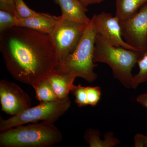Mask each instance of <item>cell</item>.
Returning a JSON list of instances; mask_svg holds the SVG:
<instances>
[{
  "label": "cell",
  "mask_w": 147,
  "mask_h": 147,
  "mask_svg": "<svg viewBox=\"0 0 147 147\" xmlns=\"http://www.w3.org/2000/svg\"><path fill=\"white\" fill-rule=\"evenodd\" d=\"M0 33V51L17 81L32 86L57 72L59 56L50 34L16 26Z\"/></svg>",
  "instance_id": "6da1fadb"
},
{
  "label": "cell",
  "mask_w": 147,
  "mask_h": 147,
  "mask_svg": "<svg viewBox=\"0 0 147 147\" xmlns=\"http://www.w3.org/2000/svg\"><path fill=\"white\" fill-rule=\"evenodd\" d=\"M62 134L54 123L42 121L2 131L1 147H49L60 143Z\"/></svg>",
  "instance_id": "7a4b0ae2"
},
{
  "label": "cell",
  "mask_w": 147,
  "mask_h": 147,
  "mask_svg": "<svg viewBox=\"0 0 147 147\" xmlns=\"http://www.w3.org/2000/svg\"><path fill=\"white\" fill-rule=\"evenodd\" d=\"M142 55L138 51L111 45L100 35L96 34L94 61L108 64L114 78L125 88H131L133 79L131 71Z\"/></svg>",
  "instance_id": "3957f363"
},
{
  "label": "cell",
  "mask_w": 147,
  "mask_h": 147,
  "mask_svg": "<svg viewBox=\"0 0 147 147\" xmlns=\"http://www.w3.org/2000/svg\"><path fill=\"white\" fill-rule=\"evenodd\" d=\"M96 34L91 20L76 49L59 64L57 72L72 74L90 83L94 82L98 77L94 71L97 65L94 61Z\"/></svg>",
  "instance_id": "277c9868"
},
{
  "label": "cell",
  "mask_w": 147,
  "mask_h": 147,
  "mask_svg": "<svg viewBox=\"0 0 147 147\" xmlns=\"http://www.w3.org/2000/svg\"><path fill=\"white\" fill-rule=\"evenodd\" d=\"M71 105V101L69 96L56 101L40 102L39 105L28 108L7 119L1 117L0 130L5 131L15 127L41 121L55 123L65 114Z\"/></svg>",
  "instance_id": "5b68a950"
},
{
  "label": "cell",
  "mask_w": 147,
  "mask_h": 147,
  "mask_svg": "<svg viewBox=\"0 0 147 147\" xmlns=\"http://www.w3.org/2000/svg\"><path fill=\"white\" fill-rule=\"evenodd\" d=\"M87 25L61 16L57 24L50 34L56 46L59 63L76 49Z\"/></svg>",
  "instance_id": "8992f818"
},
{
  "label": "cell",
  "mask_w": 147,
  "mask_h": 147,
  "mask_svg": "<svg viewBox=\"0 0 147 147\" xmlns=\"http://www.w3.org/2000/svg\"><path fill=\"white\" fill-rule=\"evenodd\" d=\"M120 23L125 41L136 51L144 54L147 50V3L133 17Z\"/></svg>",
  "instance_id": "52a82bcc"
},
{
  "label": "cell",
  "mask_w": 147,
  "mask_h": 147,
  "mask_svg": "<svg viewBox=\"0 0 147 147\" xmlns=\"http://www.w3.org/2000/svg\"><path fill=\"white\" fill-rule=\"evenodd\" d=\"M0 102L1 110L8 115H18L31 107L29 95L13 82L1 80L0 82Z\"/></svg>",
  "instance_id": "ba28073f"
},
{
  "label": "cell",
  "mask_w": 147,
  "mask_h": 147,
  "mask_svg": "<svg viewBox=\"0 0 147 147\" xmlns=\"http://www.w3.org/2000/svg\"><path fill=\"white\" fill-rule=\"evenodd\" d=\"M96 34L100 35L109 44L136 51L123 39L119 19L110 13L102 11L94 14L91 18Z\"/></svg>",
  "instance_id": "9c48e42d"
},
{
  "label": "cell",
  "mask_w": 147,
  "mask_h": 147,
  "mask_svg": "<svg viewBox=\"0 0 147 147\" xmlns=\"http://www.w3.org/2000/svg\"><path fill=\"white\" fill-rule=\"evenodd\" d=\"M61 16H56L49 13H38L30 18L18 19L15 26L25 27L34 30L50 34L56 26Z\"/></svg>",
  "instance_id": "30bf717a"
},
{
  "label": "cell",
  "mask_w": 147,
  "mask_h": 147,
  "mask_svg": "<svg viewBox=\"0 0 147 147\" xmlns=\"http://www.w3.org/2000/svg\"><path fill=\"white\" fill-rule=\"evenodd\" d=\"M60 7L62 17L72 21L88 24L91 21L86 15L87 7L79 0H56Z\"/></svg>",
  "instance_id": "8fae6325"
},
{
  "label": "cell",
  "mask_w": 147,
  "mask_h": 147,
  "mask_svg": "<svg viewBox=\"0 0 147 147\" xmlns=\"http://www.w3.org/2000/svg\"><path fill=\"white\" fill-rule=\"evenodd\" d=\"M76 78V76L72 74L59 73L57 71L48 79L58 98L62 99L68 97Z\"/></svg>",
  "instance_id": "7c38bea8"
},
{
  "label": "cell",
  "mask_w": 147,
  "mask_h": 147,
  "mask_svg": "<svg viewBox=\"0 0 147 147\" xmlns=\"http://www.w3.org/2000/svg\"><path fill=\"white\" fill-rule=\"evenodd\" d=\"M147 3V0H116L115 16L120 23L125 22L135 15Z\"/></svg>",
  "instance_id": "4fadbf2b"
},
{
  "label": "cell",
  "mask_w": 147,
  "mask_h": 147,
  "mask_svg": "<svg viewBox=\"0 0 147 147\" xmlns=\"http://www.w3.org/2000/svg\"><path fill=\"white\" fill-rule=\"evenodd\" d=\"M100 135L97 130L88 129L85 132V140L90 147H113L120 143L119 139L114 137L113 132L105 133L104 140L100 139Z\"/></svg>",
  "instance_id": "5bb4252c"
},
{
  "label": "cell",
  "mask_w": 147,
  "mask_h": 147,
  "mask_svg": "<svg viewBox=\"0 0 147 147\" xmlns=\"http://www.w3.org/2000/svg\"><path fill=\"white\" fill-rule=\"evenodd\" d=\"M36 93V97L40 102H52L60 100L55 94L48 79L32 86Z\"/></svg>",
  "instance_id": "9a60e30c"
},
{
  "label": "cell",
  "mask_w": 147,
  "mask_h": 147,
  "mask_svg": "<svg viewBox=\"0 0 147 147\" xmlns=\"http://www.w3.org/2000/svg\"><path fill=\"white\" fill-rule=\"evenodd\" d=\"M139 71L133 76L131 88L136 89L140 84L147 82V50L137 62Z\"/></svg>",
  "instance_id": "2e32d148"
},
{
  "label": "cell",
  "mask_w": 147,
  "mask_h": 147,
  "mask_svg": "<svg viewBox=\"0 0 147 147\" xmlns=\"http://www.w3.org/2000/svg\"><path fill=\"white\" fill-rule=\"evenodd\" d=\"M15 3L16 17L18 19H26L38 13L29 8L23 0H15Z\"/></svg>",
  "instance_id": "e0dca14e"
},
{
  "label": "cell",
  "mask_w": 147,
  "mask_h": 147,
  "mask_svg": "<svg viewBox=\"0 0 147 147\" xmlns=\"http://www.w3.org/2000/svg\"><path fill=\"white\" fill-rule=\"evenodd\" d=\"M17 20L12 13L5 11L0 10V33L15 26Z\"/></svg>",
  "instance_id": "ac0fdd59"
},
{
  "label": "cell",
  "mask_w": 147,
  "mask_h": 147,
  "mask_svg": "<svg viewBox=\"0 0 147 147\" xmlns=\"http://www.w3.org/2000/svg\"><path fill=\"white\" fill-rule=\"evenodd\" d=\"M71 92L75 97V102L79 107H84L88 105L86 88L81 84L74 85Z\"/></svg>",
  "instance_id": "d6986e66"
},
{
  "label": "cell",
  "mask_w": 147,
  "mask_h": 147,
  "mask_svg": "<svg viewBox=\"0 0 147 147\" xmlns=\"http://www.w3.org/2000/svg\"><path fill=\"white\" fill-rule=\"evenodd\" d=\"M88 105L96 106L100 100L101 96V88L99 86L86 87Z\"/></svg>",
  "instance_id": "ffe728a7"
},
{
  "label": "cell",
  "mask_w": 147,
  "mask_h": 147,
  "mask_svg": "<svg viewBox=\"0 0 147 147\" xmlns=\"http://www.w3.org/2000/svg\"><path fill=\"white\" fill-rule=\"evenodd\" d=\"M0 9L10 12L16 16L15 0H0Z\"/></svg>",
  "instance_id": "44dd1931"
},
{
  "label": "cell",
  "mask_w": 147,
  "mask_h": 147,
  "mask_svg": "<svg viewBox=\"0 0 147 147\" xmlns=\"http://www.w3.org/2000/svg\"><path fill=\"white\" fill-rule=\"evenodd\" d=\"M135 147H147V136L141 134H137L134 136Z\"/></svg>",
  "instance_id": "7402d4cb"
},
{
  "label": "cell",
  "mask_w": 147,
  "mask_h": 147,
  "mask_svg": "<svg viewBox=\"0 0 147 147\" xmlns=\"http://www.w3.org/2000/svg\"><path fill=\"white\" fill-rule=\"evenodd\" d=\"M136 100L147 109V92L139 95L136 98Z\"/></svg>",
  "instance_id": "603a6c76"
},
{
  "label": "cell",
  "mask_w": 147,
  "mask_h": 147,
  "mask_svg": "<svg viewBox=\"0 0 147 147\" xmlns=\"http://www.w3.org/2000/svg\"><path fill=\"white\" fill-rule=\"evenodd\" d=\"M79 1L83 5L87 7L88 6L90 5L99 3L103 1L104 0H79Z\"/></svg>",
  "instance_id": "cb8c5ba5"
}]
</instances>
